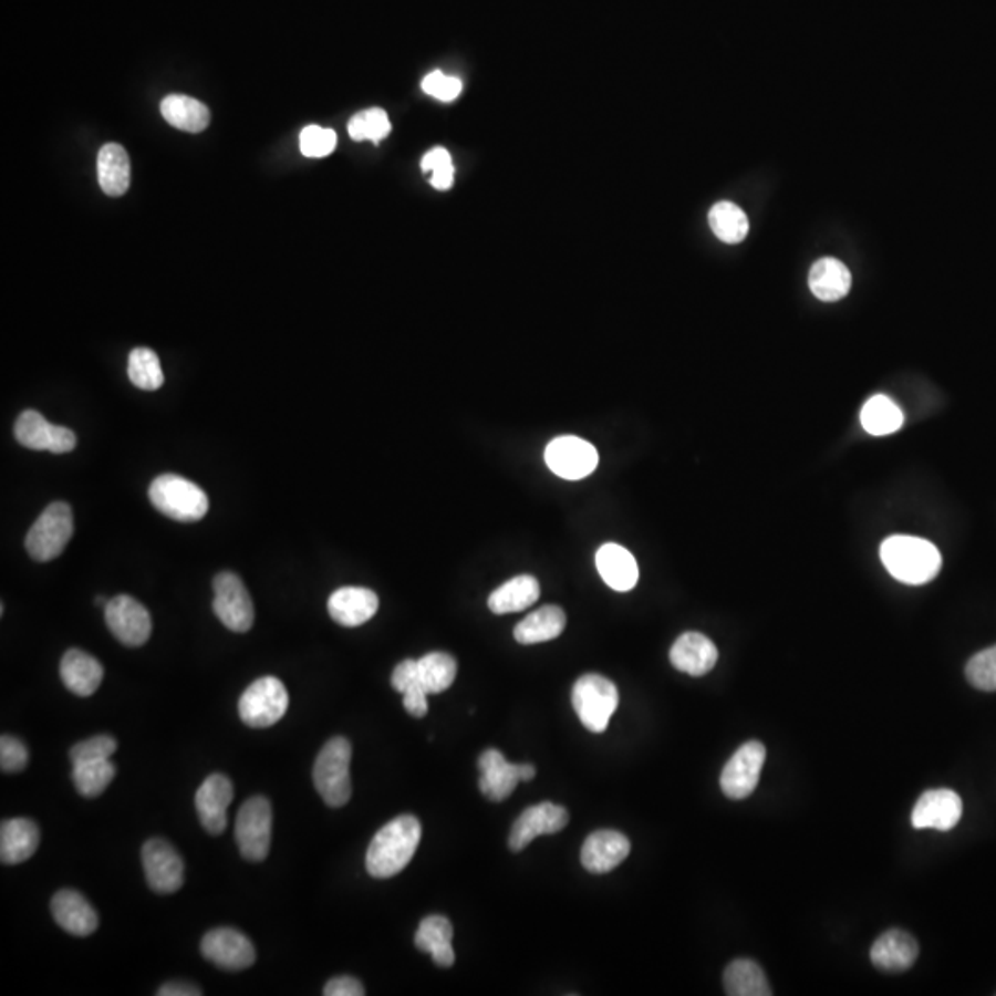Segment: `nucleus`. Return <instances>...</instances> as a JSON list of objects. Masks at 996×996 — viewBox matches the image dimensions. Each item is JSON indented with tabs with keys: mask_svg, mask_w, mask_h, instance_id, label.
I'll return each mask as SVG.
<instances>
[{
	"mask_svg": "<svg viewBox=\"0 0 996 996\" xmlns=\"http://www.w3.org/2000/svg\"><path fill=\"white\" fill-rule=\"evenodd\" d=\"M725 993L729 996H771L762 968L753 959H735L725 968Z\"/></svg>",
	"mask_w": 996,
	"mask_h": 996,
	"instance_id": "nucleus-34",
	"label": "nucleus"
},
{
	"mask_svg": "<svg viewBox=\"0 0 996 996\" xmlns=\"http://www.w3.org/2000/svg\"><path fill=\"white\" fill-rule=\"evenodd\" d=\"M596 567L602 580L614 591H631L639 581V564L633 553L616 542H608L598 550Z\"/></svg>",
	"mask_w": 996,
	"mask_h": 996,
	"instance_id": "nucleus-27",
	"label": "nucleus"
},
{
	"mask_svg": "<svg viewBox=\"0 0 996 996\" xmlns=\"http://www.w3.org/2000/svg\"><path fill=\"white\" fill-rule=\"evenodd\" d=\"M567 616L558 605H544L528 614L515 625V641L520 644H539L552 641L563 633Z\"/></svg>",
	"mask_w": 996,
	"mask_h": 996,
	"instance_id": "nucleus-31",
	"label": "nucleus"
},
{
	"mask_svg": "<svg viewBox=\"0 0 996 996\" xmlns=\"http://www.w3.org/2000/svg\"><path fill=\"white\" fill-rule=\"evenodd\" d=\"M880 559L895 580L907 585H923L940 574L943 558L940 550L921 537H888L880 547Z\"/></svg>",
	"mask_w": 996,
	"mask_h": 996,
	"instance_id": "nucleus-2",
	"label": "nucleus"
},
{
	"mask_svg": "<svg viewBox=\"0 0 996 996\" xmlns=\"http://www.w3.org/2000/svg\"><path fill=\"white\" fill-rule=\"evenodd\" d=\"M423 91L442 102H453L461 93V82L458 77L445 76L443 72L434 71L423 80Z\"/></svg>",
	"mask_w": 996,
	"mask_h": 996,
	"instance_id": "nucleus-45",
	"label": "nucleus"
},
{
	"mask_svg": "<svg viewBox=\"0 0 996 996\" xmlns=\"http://www.w3.org/2000/svg\"><path fill=\"white\" fill-rule=\"evenodd\" d=\"M28 749L15 736L0 738V768L4 774H17L27 768Z\"/></svg>",
	"mask_w": 996,
	"mask_h": 996,
	"instance_id": "nucleus-44",
	"label": "nucleus"
},
{
	"mask_svg": "<svg viewBox=\"0 0 996 996\" xmlns=\"http://www.w3.org/2000/svg\"><path fill=\"white\" fill-rule=\"evenodd\" d=\"M392 685L401 694H404L412 686L421 685L417 661L406 658L403 663H398L397 668L393 670Z\"/></svg>",
	"mask_w": 996,
	"mask_h": 996,
	"instance_id": "nucleus-46",
	"label": "nucleus"
},
{
	"mask_svg": "<svg viewBox=\"0 0 996 996\" xmlns=\"http://www.w3.org/2000/svg\"><path fill=\"white\" fill-rule=\"evenodd\" d=\"M288 703H290V696H288L287 686L282 685V681L277 679L273 675H266V677L253 681L243 691L240 702H238V714L248 727L266 729V727L277 724L287 714Z\"/></svg>",
	"mask_w": 996,
	"mask_h": 996,
	"instance_id": "nucleus-7",
	"label": "nucleus"
},
{
	"mask_svg": "<svg viewBox=\"0 0 996 996\" xmlns=\"http://www.w3.org/2000/svg\"><path fill=\"white\" fill-rule=\"evenodd\" d=\"M863 430L871 436H890L901 428L904 423L902 409L885 395H874L863 404L860 412Z\"/></svg>",
	"mask_w": 996,
	"mask_h": 996,
	"instance_id": "nucleus-35",
	"label": "nucleus"
},
{
	"mask_svg": "<svg viewBox=\"0 0 996 996\" xmlns=\"http://www.w3.org/2000/svg\"><path fill=\"white\" fill-rule=\"evenodd\" d=\"M115 764L111 758L105 760H91V762L72 764V780L77 793L83 797H98L105 788L115 779Z\"/></svg>",
	"mask_w": 996,
	"mask_h": 996,
	"instance_id": "nucleus-38",
	"label": "nucleus"
},
{
	"mask_svg": "<svg viewBox=\"0 0 996 996\" xmlns=\"http://www.w3.org/2000/svg\"><path fill=\"white\" fill-rule=\"evenodd\" d=\"M39 847V827L32 819H4L0 827V860L17 865L33 857Z\"/></svg>",
	"mask_w": 996,
	"mask_h": 996,
	"instance_id": "nucleus-26",
	"label": "nucleus"
},
{
	"mask_svg": "<svg viewBox=\"0 0 996 996\" xmlns=\"http://www.w3.org/2000/svg\"><path fill=\"white\" fill-rule=\"evenodd\" d=\"M299 148L307 157H326L336 148V133L320 126H307L299 135Z\"/></svg>",
	"mask_w": 996,
	"mask_h": 996,
	"instance_id": "nucleus-42",
	"label": "nucleus"
},
{
	"mask_svg": "<svg viewBox=\"0 0 996 996\" xmlns=\"http://www.w3.org/2000/svg\"><path fill=\"white\" fill-rule=\"evenodd\" d=\"M480 780L478 788L491 801H504L513 793L520 780L536 777V768L531 764H511L498 749H486L478 758Z\"/></svg>",
	"mask_w": 996,
	"mask_h": 996,
	"instance_id": "nucleus-10",
	"label": "nucleus"
},
{
	"mask_svg": "<svg viewBox=\"0 0 996 996\" xmlns=\"http://www.w3.org/2000/svg\"><path fill=\"white\" fill-rule=\"evenodd\" d=\"M104 613L105 624L116 636V641H121L124 646H143L152 635V616L148 609L135 598L126 594L111 598Z\"/></svg>",
	"mask_w": 996,
	"mask_h": 996,
	"instance_id": "nucleus-13",
	"label": "nucleus"
},
{
	"mask_svg": "<svg viewBox=\"0 0 996 996\" xmlns=\"http://www.w3.org/2000/svg\"><path fill=\"white\" fill-rule=\"evenodd\" d=\"M323 995L364 996L365 989L364 985L360 984L359 979L353 978V976H338V978H332L326 982Z\"/></svg>",
	"mask_w": 996,
	"mask_h": 996,
	"instance_id": "nucleus-47",
	"label": "nucleus"
},
{
	"mask_svg": "<svg viewBox=\"0 0 996 996\" xmlns=\"http://www.w3.org/2000/svg\"><path fill=\"white\" fill-rule=\"evenodd\" d=\"M60 675L63 685L72 694L87 697L98 691L100 683L104 679V668L98 658L74 647L61 658Z\"/></svg>",
	"mask_w": 996,
	"mask_h": 996,
	"instance_id": "nucleus-25",
	"label": "nucleus"
},
{
	"mask_svg": "<svg viewBox=\"0 0 996 996\" xmlns=\"http://www.w3.org/2000/svg\"><path fill=\"white\" fill-rule=\"evenodd\" d=\"M541 585L533 575L522 574L491 592L487 605L495 614L519 613L539 600Z\"/></svg>",
	"mask_w": 996,
	"mask_h": 996,
	"instance_id": "nucleus-30",
	"label": "nucleus"
},
{
	"mask_svg": "<svg viewBox=\"0 0 996 996\" xmlns=\"http://www.w3.org/2000/svg\"><path fill=\"white\" fill-rule=\"evenodd\" d=\"M351 744L343 736L326 741L314 762V786L325 805L340 808L347 805L351 788Z\"/></svg>",
	"mask_w": 996,
	"mask_h": 996,
	"instance_id": "nucleus-3",
	"label": "nucleus"
},
{
	"mask_svg": "<svg viewBox=\"0 0 996 996\" xmlns=\"http://www.w3.org/2000/svg\"><path fill=\"white\" fill-rule=\"evenodd\" d=\"M127 376L133 386L141 387L144 392H155L163 386L165 375L160 370L159 356L148 347L133 349L127 360Z\"/></svg>",
	"mask_w": 996,
	"mask_h": 996,
	"instance_id": "nucleus-39",
	"label": "nucleus"
},
{
	"mask_svg": "<svg viewBox=\"0 0 996 996\" xmlns=\"http://www.w3.org/2000/svg\"><path fill=\"white\" fill-rule=\"evenodd\" d=\"M148 497L160 513L179 522L204 519L209 511V498L204 489L183 476H157L149 486Z\"/></svg>",
	"mask_w": 996,
	"mask_h": 996,
	"instance_id": "nucleus-4",
	"label": "nucleus"
},
{
	"mask_svg": "<svg viewBox=\"0 0 996 996\" xmlns=\"http://www.w3.org/2000/svg\"><path fill=\"white\" fill-rule=\"evenodd\" d=\"M569 823V812L567 808L556 802H539L533 807L526 808L520 813L511 832H509V849L513 852L522 851L536 840L537 836L556 834Z\"/></svg>",
	"mask_w": 996,
	"mask_h": 996,
	"instance_id": "nucleus-17",
	"label": "nucleus"
},
{
	"mask_svg": "<svg viewBox=\"0 0 996 996\" xmlns=\"http://www.w3.org/2000/svg\"><path fill=\"white\" fill-rule=\"evenodd\" d=\"M273 812L266 797H249L238 810L235 838L238 851L249 862H262L271 845Z\"/></svg>",
	"mask_w": 996,
	"mask_h": 996,
	"instance_id": "nucleus-8",
	"label": "nucleus"
},
{
	"mask_svg": "<svg viewBox=\"0 0 996 996\" xmlns=\"http://www.w3.org/2000/svg\"><path fill=\"white\" fill-rule=\"evenodd\" d=\"M143 865L146 882L155 893H176L185 880V863L172 843L152 838L143 847Z\"/></svg>",
	"mask_w": 996,
	"mask_h": 996,
	"instance_id": "nucleus-12",
	"label": "nucleus"
},
{
	"mask_svg": "<svg viewBox=\"0 0 996 996\" xmlns=\"http://www.w3.org/2000/svg\"><path fill=\"white\" fill-rule=\"evenodd\" d=\"M116 751V740L113 736L98 735L80 741L71 749V762H91V760H105L113 757Z\"/></svg>",
	"mask_w": 996,
	"mask_h": 996,
	"instance_id": "nucleus-43",
	"label": "nucleus"
},
{
	"mask_svg": "<svg viewBox=\"0 0 996 996\" xmlns=\"http://www.w3.org/2000/svg\"><path fill=\"white\" fill-rule=\"evenodd\" d=\"M419 681L428 694H442L453 686L458 672L456 658L448 653L434 652L417 661Z\"/></svg>",
	"mask_w": 996,
	"mask_h": 996,
	"instance_id": "nucleus-36",
	"label": "nucleus"
},
{
	"mask_svg": "<svg viewBox=\"0 0 996 996\" xmlns=\"http://www.w3.org/2000/svg\"><path fill=\"white\" fill-rule=\"evenodd\" d=\"M329 614L338 624L356 627L375 616L378 596L365 587H342L329 598Z\"/></svg>",
	"mask_w": 996,
	"mask_h": 996,
	"instance_id": "nucleus-23",
	"label": "nucleus"
},
{
	"mask_svg": "<svg viewBox=\"0 0 996 996\" xmlns=\"http://www.w3.org/2000/svg\"><path fill=\"white\" fill-rule=\"evenodd\" d=\"M572 705L583 727L600 735L619 707V688L603 675H581L572 688Z\"/></svg>",
	"mask_w": 996,
	"mask_h": 996,
	"instance_id": "nucleus-5",
	"label": "nucleus"
},
{
	"mask_svg": "<svg viewBox=\"0 0 996 996\" xmlns=\"http://www.w3.org/2000/svg\"><path fill=\"white\" fill-rule=\"evenodd\" d=\"M232 801V782L226 775L212 774L196 791V810L204 829L218 836L227 827V808Z\"/></svg>",
	"mask_w": 996,
	"mask_h": 996,
	"instance_id": "nucleus-20",
	"label": "nucleus"
},
{
	"mask_svg": "<svg viewBox=\"0 0 996 996\" xmlns=\"http://www.w3.org/2000/svg\"><path fill=\"white\" fill-rule=\"evenodd\" d=\"M15 439L32 450L54 454L71 453L76 447V434L65 426L50 425L35 409H24L15 421Z\"/></svg>",
	"mask_w": 996,
	"mask_h": 996,
	"instance_id": "nucleus-15",
	"label": "nucleus"
},
{
	"mask_svg": "<svg viewBox=\"0 0 996 996\" xmlns=\"http://www.w3.org/2000/svg\"><path fill=\"white\" fill-rule=\"evenodd\" d=\"M132 181V166L121 144H105L98 154V183L107 196H122Z\"/></svg>",
	"mask_w": 996,
	"mask_h": 996,
	"instance_id": "nucleus-32",
	"label": "nucleus"
},
{
	"mask_svg": "<svg viewBox=\"0 0 996 996\" xmlns=\"http://www.w3.org/2000/svg\"><path fill=\"white\" fill-rule=\"evenodd\" d=\"M453 923L443 915H428L423 919L419 928L415 932V946L421 952L430 954L432 962L437 967H453L456 954L453 948Z\"/></svg>",
	"mask_w": 996,
	"mask_h": 996,
	"instance_id": "nucleus-28",
	"label": "nucleus"
},
{
	"mask_svg": "<svg viewBox=\"0 0 996 996\" xmlns=\"http://www.w3.org/2000/svg\"><path fill=\"white\" fill-rule=\"evenodd\" d=\"M74 531L72 509L65 502H52L28 530L24 547L35 561H52L61 556Z\"/></svg>",
	"mask_w": 996,
	"mask_h": 996,
	"instance_id": "nucleus-6",
	"label": "nucleus"
},
{
	"mask_svg": "<svg viewBox=\"0 0 996 996\" xmlns=\"http://www.w3.org/2000/svg\"><path fill=\"white\" fill-rule=\"evenodd\" d=\"M426 696H428V692L423 688V685H415L403 694V705L406 708V713L409 716H414V718H425L426 713H428V702H426Z\"/></svg>",
	"mask_w": 996,
	"mask_h": 996,
	"instance_id": "nucleus-48",
	"label": "nucleus"
},
{
	"mask_svg": "<svg viewBox=\"0 0 996 996\" xmlns=\"http://www.w3.org/2000/svg\"><path fill=\"white\" fill-rule=\"evenodd\" d=\"M160 113L170 126L187 133L204 132L209 126L210 113L207 105L185 94H170L160 102Z\"/></svg>",
	"mask_w": 996,
	"mask_h": 996,
	"instance_id": "nucleus-33",
	"label": "nucleus"
},
{
	"mask_svg": "<svg viewBox=\"0 0 996 996\" xmlns=\"http://www.w3.org/2000/svg\"><path fill=\"white\" fill-rule=\"evenodd\" d=\"M419 819L409 813L392 819L371 840L365 854V868L373 879H392L401 873L419 847Z\"/></svg>",
	"mask_w": 996,
	"mask_h": 996,
	"instance_id": "nucleus-1",
	"label": "nucleus"
},
{
	"mask_svg": "<svg viewBox=\"0 0 996 996\" xmlns=\"http://www.w3.org/2000/svg\"><path fill=\"white\" fill-rule=\"evenodd\" d=\"M201 954L229 973L243 971L255 963L253 943L235 928L209 930L201 940Z\"/></svg>",
	"mask_w": 996,
	"mask_h": 996,
	"instance_id": "nucleus-16",
	"label": "nucleus"
},
{
	"mask_svg": "<svg viewBox=\"0 0 996 996\" xmlns=\"http://www.w3.org/2000/svg\"><path fill=\"white\" fill-rule=\"evenodd\" d=\"M670 663L683 674L702 677L718 663V647L714 646L708 636L688 631L674 642V646L670 650Z\"/></svg>",
	"mask_w": 996,
	"mask_h": 996,
	"instance_id": "nucleus-21",
	"label": "nucleus"
},
{
	"mask_svg": "<svg viewBox=\"0 0 996 996\" xmlns=\"http://www.w3.org/2000/svg\"><path fill=\"white\" fill-rule=\"evenodd\" d=\"M919 956L917 941L904 930H888L874 941L871 962L885 973H904Z\"/></svg>",
	"mask_w": 996,
	"mask_h": 996,
	"instance_id": "nucleus-24",
	"label": "nucleus"
},
{
	"mask_svg": "<svg viewBox=\"0 0 996 996\" xmlns=\"http://www.w3.org/2000/svg\"><path fill=\"white\" fill-rule=\"evenodd\" d=\"M453 165L450 154L445 148H434L421 160V168L426 172H436L443 166Z\"/></svg>",
	"mask_w": 996,
	"mask_h": 996,
	"instance_id": "nucleus-49",
	"label": "nucleus"
},
{
	"mask_svg": "<svg viewBox=\"0 0 996 996\" xmlns=\"http://www.w3.org/2000/svg\"><path fill=\"white\" fill-rule=\"evenodd\" d=\"M766 762V747L760 741H746L725 764L719 786L729 799H746L757 788Z\"/></svg>",
	"mask_w": 996,
	"mask_h": 996,
	"instance_id": "nucleus-11",
	"label": "nucleus"
},
{
	"mask_svg": "<svg viewBox=\"0 0 996 996\" xmlns=\"http://www.w3.org/2000/svg\"><path fill=\"white\" fill-rule=\"evenodd\" d=\"M544 461L553 475L564 480H581L596 469L598 450L581 437H556L548 443Z\"/></svg>",
	"mask_w": 996,
	"mask_h": 996,
	"instance_id": "nucleus-14",
	"label": "nucleus"
},
{
	"mask_svg": "<svg viewBox=\"0 0 996 996\" xmlns=\"http://www.w3.org/2000/svg\"><path fill=\"white\" fill-rule=\"evenodd\" d=\"M708 224L714 235L725 243H738L747 237L749 221L744 210L730 201H719L708 212Z\"/></svg>",
	"mask_w": 996,
	"mask_h": 996,
	"instance_id": "nucleus-37",
	"label": "nucleus"
},
{
	"mask_svg": "<svg viewBox=\"0 0 996 996\" xmlns=\"http://www.w3.org/2000/svg\"><path fill=\"white\" fill-rule=\"evenodd\" d=\"M454 181L453 165L443 166L439 170L432 172V187L437 190H447Z\"/></svg>",
	"mask_w": 996,
	"mask_h": 996,
	"instance_id": "nucleus-51",
	"label": "nucleus"
},
{
	"mask_svg": "<svg viewBox=\"0 0 996 996\" xmlns=\"http://www.w3.org/2000/svg\"><path fill=\"white\" fill-rule=\"evenodd\" d=\"M967 681L974 688L984 692L996 691V644L995 646L985 647L982 652L976 653L968 658L967 668H965Z\"/></svg>",
	"mask_w": 996,
	"mask_h": 996,
	"instance_id": "nucleus-41",
	"label": "nucleus"
},
{
	"mask_svg": "<svg viewBox=\"0 0 996 996\" xmlns=\"http://www.w3.org/2000/svg\"><path fill=\"white\" fill-rule=\"evenodd\" d=\"M631 843L619 830H596L581 847V865L589 873L603 874L619 868L630 857Z\"/></svg>",
	"mask_w": 996,
	"mask_h": 996,
	"instance_id": "nucleus-19",
	"label": "nucleus"
},
{
	"mask_svg": "<svg viewBox=\"0 0 996 996\" xmlns=\"http://www.w3.org/2000/svg\"><path fill=\"white\" fill-rule=\"evenodd\" d=\"M50 912L61 928L77 937L91 935L98 928V913L77 891H58L50 902Z\"/></svg>",
	"mask_w": 996,
	"mask_h": 996,
	"instance_id": "nucleus-22",
	"label": "nucleus"
},
{
	"mask_svg": "<svg viewBox=\"0 0 996 996\" xmlns=\"http://www.w3.org/2000/svg\"><path fill=\"white\" fill-rule=\"evenodd\" d=\"M851 271L843 262L832 257L816 260L808 273V287L821 301H840L851 290Z\"/></svg>",
	"mask_w": 996,
	"mask_h": 996,
	"instance_id": "nucleus-29",
	"label": "nucleus"
},
{
	"mask_svg": "<svg viewBox=\"0 0 996 996\" xmlns=\"http://www.w3.org/2000/svg\"><path fill=\"white\" fill-rule=\"evenodd\" d=\"M157 995L159 996H198L201 995V989L196 987L193 984H185V982H170V984H165L157 990Z\"/></svg>",
	"mask_w": 996,
	"mask_h": 996,
	"instance_id": "nucleus-50",
	"label": "nucleus"
},
{
	"mask_svg": "<svg viewBox=\"0 0 996 996\" xmlns=\"http://www.w3.org/2000/svg\"><path fill=\"white\" fill-rule=\"evenodd\" d=\"M392 129L386 111L373 107V110L360 111L349 121L347 132L354 141H373L378 143L386 137Z\"/></svg>",
	"mask_w": 996,
	"mask_h": 996,
	"instance_id": "nucleus-40",
	"label": "nucleus"
},
{
	"mask_svg": "<svg viewBox=\"0 0 996 996\" xmlns=\"http://www.w3.org/2000/svg\"><path fill=\"white\" fill-rule=\"evenodd\" d=\"M963 813L962 797L948 788L924 791L912 810L915 829L951 830L959 823Z\"/></svg>",
	"mask_w": 996,
	"mask_h": 996,
	"instance_id": "nucleus-18",
	"label": "nucleus"
},
{
	"mask_svg": "<svg viewBox=\"0 0 996 996\" xmlns=\"http://www.w3.org/2000/svg\"><path fill=\"white\" fill-rule=\"evenodd\" d=\"M212 585H215L212 611L221 624L235 633L251 630L255 622L253 602L242 580L232 572H220L212 581Z\"/></svg>",
	"mask_w": 996,
	"mask_h": 996,
	"instance_id": "nucleus-9",
	"label": "nucleus"
}]
</instances>
